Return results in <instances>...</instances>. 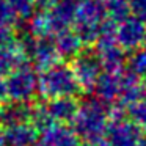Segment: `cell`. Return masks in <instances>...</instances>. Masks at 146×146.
I'll use <instances>...</instances> for the list:
<instances>
[{"label":"cell","mask_w":146,"mask_h":146,"mask_svg":"<svg viewBox=\"0 0 146 146\" xmlns=\"http://www.w3.org/2000/svg\"><path fill=\"white\" fill-rule=\"evenodd\" d=\"M79 82L72 68L66 64H52L39 80V90L46 98H66L77 91Z\"/></svg>","instance_id":"obj_1"},{"label":"cell","mask_w":146,"mask_h":146,"mask_svg":"<svg viewBox=\"0 0 146 146\" xmlns=\"http://www.w3.org/2000/svg\"><path fill=\"white\" fill-rule=\"evenodd\" d=\"M72 121L79 135L86 140H98L105 129V110L99 102H88L82 108H77Z\"/></svg>","instance_id":"obj_2"},{"label":"cell","mask_w":146,"mask_h":146,"mask_svg":"<svg viewBox=\"0 0 146 146\" xmlns=\"http://www.w3.org/2000/svg\"><path fill=\"white\" fill-rule=\"evenodd\" d=\"M105 14V8L101 2L86 0L76 11V25L77 33L82 39H96L102 33V19Z\"/></svg>","instance_id":"obj_3"},{"label":"cell","mask_w":146,"mask_h":146,"mask_svg":"<svg viewBox=\"0 0 146 146\" xmlns=\"http://www.w3.org/2000/svg\"><path fill=\"white\" fill-rule=\"evenodd\" d=\"M38 86L39 82L36 79V74L27 66H17V69L11 72L7 82L8 94L16 101H25L32 98Z\"/></svg>","instance_id":"obj_4"},{"label":"cell","mask_w":146,"mask_h":146,"mask_svg":"<svg viewBox=\"0 0 146 146\" xmlns=\"http://www.w3.org/2000/svg\"><path fill=\"white\" fill-rule=\"evenodd\" d=\"M101 66L102 61L98 54L83 52V54L77 55L72 69L79 85L86 86V88H91L93 85H96V80L101 76Z\"/></svg>","instance_id":"obj_5"},{"label":"cell","mask_w":146,"mask_h":146,"mask_svg":"<svg viewBox=\"0 0 146 146\" xmlns=\"http://www.w3.org/2000/svg\"><path fill=\"white\" fill-rule=\"evenodd\" d=\"M116 39L123 47L133 49L146 39V30L141 19H124V22L116 30Z\"/></svg>","instance_id":"obj_6"},{"label":"cell","mask_w":146,"mask_h":146,"mask_svg":"<svg viewBox=\"0 0 146 146\" xmlns=\"http://www.w3.org/2000/svg\"><path fill=\"white\" fill-rule=\"evenodd\" d=\"M108 145L110 146H137L140 140V132L137 126L127 121H116L107 127Z\"/></svg>","instance_id":"obj_7"},{"label":"cell","mask_w":146,"mask_h":146,"mask_svg":"<svg viewBox=\"0 0 146 146\" xmlns=\"http://www.w3.org/2000/svg\"><path fill=\"white\" fill-rule=\"evenodd\" d=\"M32 116V110L29 105L24 102L16 101L11 104H5L0 108V121L5 123L7 126H14V124H22Z\"/></svg>","instance_id":"obj_8"},{"label":"cell","mask_w":146,"mask_h":146,"mask_svg":"<svg viewBox=\"0 0 146 146\" xmlns=\"http://www.w3.org/2000/svg\"><path fill=\"white\" fill-rule=\"evenodd\" d=\"M41 146H77V137L68 127L50 126L44 130Z\"/></svg>","instance_id":"obj_9"},{"label":"cell","mask_w":146,"mask_h":146,"mask_svg":"<svg viewBox=\"0 0 146 146\" xmlns=\"http://www.w3.org/2000/svg\"><path fill=\"white\" fill-rule=\"evenodd\" d=\"M58 55L60 54H58L55 41H46V39L33 41V60L41 68L52 66L57 61Z\"/></svg>","instance_id":"obj_10"},{"label":"cell","mask_w":146,"mask_h":146,"mask_svg":"<svg viewBox=\"0 0 146 146\" xmlns=\"http://www.w3.org/2000/svg\"><path fill=\"white\" fill-rule=\"evenodd\" d=\"M5 143L10 146H32L35 141V129L24 124L8 126V130L3 133Z\"/></svg>","instance_id":"obj_11"},{"label":"cell","mask_w":146,"mask_h":146,"mask_svg":"<svg viewBox=\"0 0 146 146\" xmlns=\"http://www.w3.org/2000/svg\"><path fill=\"white\" fill-rule=\"evenodd\" d=\"M50 113L52 119L54 121H68L72 119L74 115L77 113V107L69 96L66 98H55L52 99V102L49 105H46Z\"/></svg>","instance_id":"obj_12"},{"label":"cell","mask_w":146,"mask_h":146,"mask_svg":"<svg viewBox=\"0 0 146 146\" xmlns=\"http://www.w3.org/2000/svg\"><path fill=\"white\" fill-rule=\"evenodd\" d=\"M21 58L22 55L16 46L10 44L8 41L2 42L0 44V76L11 72L14 68H17Z\"/></svg>","instance_id":"obj_13"},{"label":"cell","mask_w":146,"mask_h":146,"mask_svg":"<svg viewBox=\"0 0 146 146\" xmlns=\"http://www.w3.org/2000/svg\"><path fill=\"white\" fill-rule=\"evenodd\" d=\"M96 93L105 101L113 99L116 94H119V79L110 74H102L96 80Z\"/></svg>","instance_id":"obj_14"},{"label":"cell","mask_w":146,"mask_h":146,"mask_svg":"<svg viewBox=\"0 0 146 146\" xmlns=\"http://www.w3.org/2000/svg\"><path fill=\"white\" fill-rule=\"evenodd\" d=\"M119 96L123 98L124 102L133 104L141 98V88L138 85L137 76L133 74H126L119 79Z\"/></svg>","instance_id":"obj_15"},{"label":"cell","mask_w":146,"mask_h":146,"mask_svg":"<svg viewBox=\"0 0 146 146\" xmlns=\"http://www.w3.org/2000/svg\"><path fill=\"white\" fill-rule=\"evenodd\" d=\"M55 44H57V49H58V54L60 55H63V57H72L80 49V39L77 35L68 32V29H66L63 32H60V35L57 36Z\"/></svg>","instance_id":"obj_16"},{"label":"cell","mask_w":146,"mask_h":146,"mask_svg":"<svg viewBox=\"0 0 146 146\" xmlns=\"http://www.w3.org/2000/svg\"><path fill=\"white\" fill-rule=\"evenodd\" d=\"M8 2H10V7L13 8L14 13L22 14V16L30 14L35 7V0H8Z\"/></svg>","instance_id":"obj_17"},{"label":"cell","mask_w":146,"mask_h":146,"mask_svg":"<svg viewBox=\"0 0 146 146\" xmlns=\"http://www.w3.org/2000/svg\"><path fill=\"white\" fill-rule=\"evenodd\" d=\"M14 19V11L10 7V3H5L0 0V29H7L8 24H11Z\"/></svg>","instance_id":"obj_18"},{"label":"cell","mask_w":146,"mask_h":146,"mask_svg":"<svg viewBox=\"0 0 146 146\" xmlns=\"http://www.w3.org/2000/svg\"><path fill=\"white\" fill-rule=\"evenodd\" d=\"M132 115L140 124L146 126V98L141 101L138 99L132 104Z\"/></svg>","instance_id":"obj_19"},{"label":"cell","mask_w":146,"mask_h":146,"mask_svg":"<svg viewBox=\"0 0 146 146\" xmlns=\"http://www.w3.org/2000/svg\"><path fill=\"white\" fill-rule=\"evenodd\" d=\"M127 2L135 16L141 21H146V0H127Z\"/></svg>","instance_id":"obj_20"},{"label":"cell","mask_w":146,"mask_h":146,"mask_svg":"<svg viewBox=\"0 0 146 146\" xmlns=\"http://www.w3.org/2000/svg\"><path fill=\"white\" fill-rule=\"evenodd\" d=\"M133 69L137 72H146V47L137 55V58L133 60Z\"/></svg>","instance_id":"obj_21"},{"label":"cell","mask_w":146,"mask_h":146,"mask_svg":"<svg viewBox=\"0 0 146 146\" xmlns=\"http://www.w3.org/2000/svg\"><path fill=\"white\" fill-rule=\"evenodd\" d=\"M8 94V90H7V82H3L2 80V77H0V101H3L5 96Z\"/></svg>","instance_id":"obj_22"},{"label":"cell","mask_w":146,"mask_h":146,"mask_svg":"<svg viewBox=\"0 0 146 146\" xmlns=\"http://www.w3.org/2000/svg\"><path fill=\"white\" fill-rule=\"evenodd\" d=\"M137 146H146V143H145V141H140V143H138V145H137Z\"/></svg>","instance_id":"obj_23"},{"label":"cell","mask_w":146,"mask_h":146,"mask_svg":"<svg viewBox=\"0 0 146 146\" xmlns=\"http://www.w3.org/2000/svg\"><path fill=\"white\" fill-rule=\"evenodd\" d=\"M72 2H76V3H77V2H80V0H72Z\"/></svg>","instance_id":"obj_24"}]
</instances>
